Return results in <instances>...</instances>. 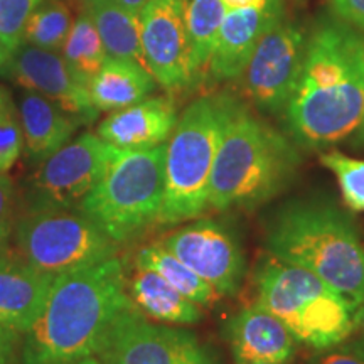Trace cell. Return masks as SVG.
I'll return each mask as SVG.
<instances>
[{"mask_svg": "<svg viewBox=\"0 0 364 364\" xmlns=\"http://www.w3.org/2000/svg\"><path fill=\"white\" fill-rule=\"evenodd\" d=\"M314 364H364V348L358 341L341 343L334 348L326 349Z\"/></svg>", "mask_w": 364, "mask_h": 364, "instance_id": "cell-30", "label": "cell"}, {"mask_svg": "<svg viewBox=\"0 0 364 364\" xmlns=\"http://www.w3.org/2000/svg\"><path fill=\"white\" fill-rule=\"evenodd\" d=\"M297 147L233 98L209 184V208H252L275 198L294 179Z\"/></svg>", "mask_w": 364, "mask_h": 364, "instance_id": "cell-3", "label": "cell"}, {"mask_svg": "<svg viewBox=\"0 0 364 364\" xmlns=\"http://www.w3.org/2000/svg\"><path fill=\"white\" fill-rule=\"evenodd\" d=\"M243 364H277V363H243Z\"/></svg>", "mask_w": 364, "mask_h": 364, "instance_id": "cell-41", "label": "cell"}, {"mask_svg": "<svg viewBox=\"0 0 364 364\" xmlns=\"http://www.w3.org/2000/svg\"><path fill=\"white\" fill-rule=\"evenodd\" d=\"M75 364H102V363H100L97 358H93V356H91V358L81 359V361H78V363H75Z\"/></svg>", "mask_w": 364, "mask_h": 364, "instance_id": "cell-39", "label": "cell"}, {"mask_svg": "<svg viewBox=\"0 0 364 364\" xmlns=\"http://www.w3.org/2000/svg\"><path fill=\"white\" fill-rule=\"evenodd\" d=\"M268 0H223L226 11H236V9H247V7H260L265 6Z\"/></svg>", "mask_w": 364, "mask_h": 364, "instance_id": "cell-34", "label": "cell"}, {"mask_svg": "<svg viewBox=\"0 0 364 364\" xmlns=\"http://www.w3.org/2000/svg\"><path fill=\"white\" fill-rule=\"evenodd\" d=\"M86 4V11L97 26L107 58L136 63L147 70L139 16L127 11L118 0H90Z\"/></svg>", "mask_w": 364, "mask_h": 364, "instance_id": "cell-22", "label": "cell"}, {"mask_svg": "<svg viewBox=\"0 0 364 364\" xmlns=\"http://www.w3.org/2000/svg\"><path fill=\"white\" fill-rule=\"evenodd\" d=\"M63 58L86 86L107 61V53L88 11L81 14L73 24L71 33L63 46Z\"/></svg>", "mask_w": 364, "mask_h": 364, "instance_id": "cell-25", "label": "cell"}, {"mask_svg": "<svg viewBox=\"0 0 364 364\" xmlns=\"http://www.w3.org/2000/svg\"><path fill=\"white\" fill-rule=\"evenodd\" d=\"M356 135H358V139L361 140V142H364V120H363V125H361V129L358 130V134H356Z\"/></svg>", "mask_w": 364, "mask_h": 364, "instance_id": "cell-40", "label": "cell"}, {"mask_svg": "<svg viewBox=\"0 0 364 364\" xmlns=\"http://www.w3.org/2000/svg\"><path fill=\"white\" fill-rule=\"evenodd\" d=\"M167 142L147 149H117L80 211L115 243H125L159 221L166 182Z\"/></svg>", "mask_w": 364, "mask_h": 364, "instance_id": "cell-7", "label": "cell"}, {"mask_svg": "<svg viewBox=\"0 0 364 364\" xmlns=\"http://www.w3.org/2000/svg\"><path fill=\"white\" fill-rule=\"evenodd\" d=\"M118 2H120L127 11H130L132 14H135V16H139L140 11L145 7V4H147L149 0H118Z\"/></svg>", "mask_w": 364, "mask_h": 364, "instance_id": "cell-37", "label": "cell"}, {"mask_svg": "<svg viewBox=\"0 0 364 364\" xmlns=\"http://www.w3.org/2000/svg\"><path fill=\"white\" fill-rule=\"evenodd\" d=\"M329 6L341 22L364 33V0H329Z\"/></svg>", "mask_w": 364, "mask_h": 364, "instance_id": "cell-31", "label": "cell"}, {"mask_svg": "<svg viewBox=\"0 0 364 364\" xmlns=\"http://www.w3.org/2000/svg\"><path fill=\"white\" fill-rule=\"evenodd\" d=\"M113 147L98 134L80 135L54 152L31 179L26 209H78L95 188L108 164L115 157Z\"/></svg>", "mask_w": 364, "mask_h": 364, "instance_id": "cell-9", "label": "cell"}, {"mask_svg": "<svg viewBox=\"0 0 364 364\" xmlns=\"http://www.w3.org/2000/svg\"><path fill=\"white\" fill-rule=\"evenodd\" d=\"M309 36L285 17L258 41L243 75L248 98L273 115L284 113L306 59Z\"/></svg>", "mask_w": 364, "mask_h": 364, "instance_id": "cell-11", "label": "cell"}, {"mask_svg": "<svg viewBox=\"0 0 364 364\" xmlns=\"http://www.w3.org/2000/svg\"><path fill=\"white\" fill-rule=\"evenodd\" d=\"M231 97H203L182 112L166 150L162 225L196 220L209 208L213 166Z\"/></svg>", "mask_w": 364, "mask_h": 364, "instance_id": "cell-5", "label": "cell"}, {"mask_svg": "<svg viewBox=\"0 0 364 364\" xmlns=\"http://www.w3.org/2000/svg\"><path fill=\"white\" fill-rule=\"evenodd\" d=\"M9 56H11V54L7 53V49L4 48L2 43H0V68L6 65V61L9 59Z\"/></svg>", "mask_w": 364, "mask_h": 364, "instance_id": "cell-38", "label": "cell"}, {"mask_svg": "<svg viewBox=\"0 0 364 364\" xmlns=\"http://www.w3.org/2000/svg\"><path fill=\"white\" fill-rule=\"evenodd\" d=\"M17 209V191L12 179L0 172V225L14 226Z\"/></svg>", "mask_w": 364, "mask_h": 364, "instance_id": "cell-32", "label": "cell"}, {"mask_svg": "<svg viewBox=\"0 0 364 364\" xmlns=\"http://www.w3.org/2000/svg\"><path fill=\"white\" fill-rule=\"evenodd\" d=\"M177 120V107L171 97L145 98L105 118L98 135L117 149L156 147L169 142Z\"/></svg>", "mask_w": 364, "mask_h": 364, "instance_id": "cell-17", "label": "cell"}, {"mask_svg": "<svg viewBox=\"0 0 364 364\" xmlns=\"http://www.w3.org/2000/svg\"><path fill=\"white\" fill-rule=\"evenodd\" d=\"M14 233V226H6L0 225V255L7 253L9 250V241H11V236Z\"/></svg>", "mask_w": 364, "mask_h": 364, "instance_id": "cell-35", "label": "cell"}, {"mask_svg": "<svg viewBox=\"0 0 364 364\" xmlns=\"http://www.w3.org/2000/svg\"><path fill=\"white\" fill-rule=\"evenodd\" d=\"M0 257H2V255H0Z\"/></svg>", "mask_w": 364, "mask_h": 364, "instance_id": "cell-43", "label": "cell"}, {"mask_svg": "<svg viewBox=\"0 0 364 364\" xmlns=\"http://www.w3.org/2000/svg\"><path fill=\"white\" fill-rule=\"evenodd\" d=\"M277 260L304 268L358 312L364 304V245L356 226L339 209L297 203L280 213L267 240Z\"/></svg>", "mask_w": 364, "mask_h": 364, "instance_id": "cell-4", "label": "cell"}, {"mask_svg": "<svg viewBox=\"0 0 364 364\" xmlns=\"http://www.w3.org/2000/svg\"><path fill=\"white\" fill-rule=\"evenodd\" d=\"M44 0H0V43L9 54L24 43L26 26Z\"/></svg>", "mask_w": 364, "mask_h": 364, "instance_id": "cell-29", "label": "cell"}, {"mask_svg": "<svg viewBox=\"0 0 364 364\" xmlns=\"http://www.w3.org/2000/svg\"><path fill=\"white\" fill-rule=\"evenodd\" d=\"M73 24L75 22L71 11L65 2L44 0L27 22L24 43L49 51H59L65 46Z\"/></svg>", "mask_w": 364, "mask_h": 364, "instance_id": "cell-26", "label": "cell"}, {"mask_svg": "<svg viewBox=\"0 0 364 364\" xmlns=\"http://www.w3.org/2000/svg\"><path fill=\"white\" fill-rule=\"evenodd\" d=\"M0 75L58 103L83 124H91L98 117V110L91 103L88 86L78 80L58 51L22 43L0 68Z\"/></svg>", "mask_w": 364, "mask_h": 364, "instance_id": "cell-14", "label": "cell"}, {"mask_svg": "<svg viewBox=\"0 0 364 364\" xmlns=\"http://www.w3.org/2000/svg\"><path fill=\"white\" fill-rule=\"evenodd\" d=\"M285 122L307 149L358 134L364 120V38L344 22H321L309 34L306 59L290 95Z\"/></svg>", "mask_w": 364, "mask_h": 364, "instance_id": "cell-1", "label": "cell"}, {"mask_svg": "<svg viewBox=\"0 0 364 364\" xmlns=\"http://www.w3.org/2000/svg\"><path fill=\"white\" fill-rule=\"evenodd\" d=\"M24 147L19 108L7 88L0 86V172H7L21 157Z\"/></svg>", "mask_w": 364, "mask_h": 364, "instance_id": "cell-28", "label": "cell"}, {"mask_svg": "<svg viewBox=\"0 0 364 364\" xmlns=\"http://www.w3.org/2000/svg\"><path fill=\"white\" fill-rule=\"evenodd\" d=\"M284 17V0H268L260 7L228 11L218 33L208 75L215 81L240 78L258 41Z\"/></svg>", "mask_w": 364, "mask_h": 364, "instance_id": "cell-15", "label": "cell"}, {"mask_svg": "<svg viewBox=\"0 0 364 364\" xmlns=\"http://www.w3.org/2000/svg\"><path fill=\"white\" fill-rule=\"evenodd\" d=\"M86 2H90V0H86Z\"/></svg>", "mask_w": 364, "mask_h": 364, "instance_id": "cell-42", "label": "cell"}, {"mask_svg": "<svg viewBox=\"0 0 364 364\" xmlns=\"http://www.w3.org/2000/svg\"><path fill=\"white\" fill-rule=\"evenodd\" d=\"M14 240L29 265L54 277L110 260L118 252V243L80 209H26Z\"/></svg>", "mask_w": 364, "mask_h": 364, "instance_id": "cell-8", "label": "cell"}, {"mask_svg": "<svg viewBox=\"0 0 364 364\" xmlns=\"http://www.w3.org/2000/svg\"><path fill=\"white\" fill-rule=\"evenodd\" d=\"M218 295H235L245 277V257L231 231L213 220H198L159 241Z\"/></svg>", "mask_w": 364, "mask_h": 364, "instance_id": "cell-13", "label": "cell"}, {"mask_svg": "<svg viewBox=\"0 0 364 364\" xmlns=\"http://www.w3.org/2000/svg\"><path fill=\"white\" fill-rule=\"evenodd\" d=\"M17 108L26 156L33 164H43L54 152L65 147L78 127L83 125L78 117L63 110L58 103L36 91L26 90Z\"/></svg>", "mask_w": 364, "mask_h": 364, "instance_id": "cell-19", "label": "cell"}, {"mask_svg": "<svg viewBox=\"0 0 364 364\" xmlns=\"http://www.w3.org/2000/svg\"><path fill=\"white\" fill-rule=\"evenodd\" d=\"M318 159L338 179L346 206L354 213H364V159L344 156L338 150L321 154Z\"/></svg>", "mask_w": 364, "mask_h": 364, "instance_id": "cell-27", "label": "cell"}, {"mask_svg": "<svg viewBox=\"0 0 364 364\" xmlns=\"http://www.w3.org/2000/svg\"><path fill=\"white\" fill-rule=\"evenodd\" d=\"M257 304L275 314L297 343L317 351L344 343L356 329V312L331 285L272 255L258 270Z\"/></svg>", "mask_w": 364, "mask_h": 364, "instance_id": "cell-6", "label": "cell"}, {"mask_svg": "<svg viewBox=\"0 0 364 364\" xmlns=\"http://www.w3.org/2000/svg\"><path fill=\"white\" fill-rule=\"evenodd\" d=\"M354 332L358 334L356 341L364 348V304L356 312V329H354Z\"/></svg>", "mask_w": 364, "mask_h": 364, "instance_id": "cell-36", "label": "cell"}, {"mask_svg": "<svg viewBox=\"0 0 364 364\" xmlns=\"http://www.w3.org/2000/svg\"><path fill=\"white\" fill-rule=\"evenodd\" d=\"M54 275L29 265L16 250L0 257V324L24 332L43 309Z\"/></svg>", "mask_w": 364, "mask_h": 364, "instance_id": "cell-18", "label": "cell"}, {"mask_svg": "<svg viewBox=\"0 0 364 364\" xmlns=\"http://www.w3.org/2000/svg\"><path fill=\"white\" fill-rule=\"evenodd\" d=\"M130 307L117 257L56 275L38 318L22 334L19 364H75L97 356L115 318Z\"/></svg>", "mask_w": 364, "mask_h": 364, "instance_id": "cell-2", "label": "cell"}, {"mask_svg": "<svg viewBox=\"0 0 364 364\" xmlns=\"http://www.w3.org/2000/svg\"><path fill=\"white\" fill-rule=\"evenodd\" d=\"M135 268H147L159 273L167 284H171L199 307L211 306L218 297L215 289L208 282H204L198 273L191 270L161 243L149 245L140 250L135 257Z\"/></svg>", "mask_w": 364, "mask_h": 364, "instance_id": "cell-23", "label": "cell"}, {"mask_svg": "<svg viewBox=\"0 0 364 364\" xmlns=\"http://www.w3.org/2000/svg\"><path fill=\"white\" fill-rule=\"evenodd\" d=\"M97 359L102 364H216L193 332L150 322L136 307L115 318Z\"/></svg>", "mask_w": 364, "mask_h": 364, "instance_id": "cell-10", "label": "cell"}, {"mask_svg": "<svg viewBox=\"0 0 364 364\" xmlns=\"http://www.w3.org/2000/svg\"><path fill=\"white\" fill-rule=\"evenodd\" d=\"M21 332L0 324V364H19Z\"/></svg>", "mask_w": 364, "mask_h": 364, "instance_id": "cell-33", "label": "cell"}, {"mask_svg": "<svg viewBox=\"0 0 364 364\" xmlns=\"http://www.w3.org/2000/svg\"><path fill=\"white\" fill-rule=\"evenodd\" d=\"M156 85L154 76L144 66L107 58L88 83V93L98 112H117L149 98Z\"/></svg>", "mask_w": 364, "mask_h": 364, "instance_id": "cell-21", "label": "cell"}, {"mask_svg": "<svg viewBox=\"0 0 364 364\" xmlns=\"http://www.w3.org/2000/svg\"><path fill=\"white\" fill-rule=\"evenodd\" d=\"M228 341L236 364H285L299 344L289 327L260 304L245 307L228 322Z\"/></svg>", "mask_w": 364, "mask_h": 364, "instance_id": "cell-16", "label": "cell"}, {"mask_svg": "<svg viewBox=\"0 0 364 364\" xmlns=\"http://www.w3.org/2000/svg\"><path fill=\"white\" fill-rule=\"evenodd\" d=\"M127 292L144 316L164 324L189 326L203 317L198 304L167 284L159 273L147 268H135L132 279L127 280Z\"/></svg>", "mask_w": 364, "mask_h": 364, "instance_id": "cell-20", "label": "cell"}, {"mask_svg": "<svg viewBox=\"0 0 364 364\" xmlns=\"http://www.w3.org/2000/svg\"><path fill=\"white\" fill-rule=\"evenodd\" d=\"M184 22L193 49V63L198 81L204 78L211 61L218 33L226 16L223 0H181Z\"/></svg>", "mask_w": 364, "mask_h": 364, "instance_id": "cell-24", "label": "cell"}, {"mask_svg": "<svg viewBox=\"0 0 364 364\" xmlns=\"http://www.w3.org/2000/svg\"><path fill=\"white\" fill-rule=\"evenodd\" d=\"M145 65L166 91L199 83L181 0H149L139 14Z\"/></svg>", "mask_w": 364, "mask_h": 364, "instance_id": "cell-12", "label": "cell"}]
</instances>
